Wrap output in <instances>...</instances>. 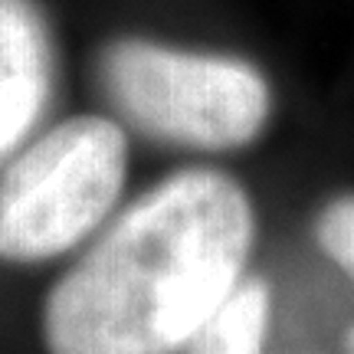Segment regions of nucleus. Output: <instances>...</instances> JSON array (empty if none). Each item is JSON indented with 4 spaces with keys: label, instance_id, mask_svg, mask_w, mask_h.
<instances>
[{
    "label": "nucleus",
    "instance_id": "obj_3",
    "mask_svg": "<svg viewBox=\"0 0 354 354\" xmlns=\"http://www.w3.org/2000/svg\"><path fill=\"white\" fill-rule=\"evenodd\" d=\"M102 79L141 131L190 148H240L263 131L272 109L253 66L145 39L112 43L102 56Z\"/></svg>",
    "mask_w": 354,
    "mask_h": 354
},
{
    "label": "nucleus",
    "instance_id": "obj_5",
    "mask_svg": "<svg viewBox=\"0 0 354 354\" xmlns=\"http://www.w3.org/2000/svg\"><path fill=\"white\" fill-rule=\"evenodd\" d=\"M269 289L259 279L240 282L194 338V354H263Z\"/></svg>",
    "mask_w": 354,
    "mask_h": 354
},
{
    "label": "nucleus",
    "instance_id": "obj_2",
    "mask_svg": "<svg viewBox=\"0 0 354 354\" xmlns=\"http://www.w3.org/2000/svg\"><path fill=\"white\" fill-rule=\"evenodd\" d=\"M128 138L102 115H76L37 138L0 180V259L43 263L112 214L125 187Z\"/></svg>",
    "mask_w": 354,
    "mask_h": 354
},
{
    "label": "nucleus",
    "instance_id": "obj_4",
    "mask_svg": "<svg viewBox=\"0 0 354 354\" xmlns=\"http://www.w3.org/2000/svg\"><path fill=\"white\" fill-rule=\"evenodd\" d=\"M50 88V43L26 0H0V154L26 135Z\"/></svg>",
    "mask_w": 354,
    "mask_h": 354
},
{
    "label": "nucleus",
    "instance_id": "obj_1",
    "mask_svg": "<svg viewBox=\"0 0 354 354\" xmlns=\"http://www.w3.org/2000/svg\"><path fill=\"white\" fill-rule=\"evenodd\" d=\"M253 203L220 171H184L131 203L43 305L50 354H174L243 282Z\"/></svg>",
    "mask_w": 354,
    "mask_h": 354
},
{
    "label": "nucleus",
    "instance_id": "obj_6",
    "mask_svg": "<svg viewBox=\"0 0 354 354\" xmlns=\"http://www.w3.org/2000/svg\"><path fill=\"white\" fill-rule=\"evenodd\" d=\"M318 246L325 250L335 266L354 279V194H344L331 201L315 220ZM351 351H354V331H351Z\"/></svg>",
    "mask_w": 354,
    "mask_h": 354
}]
</instances>
